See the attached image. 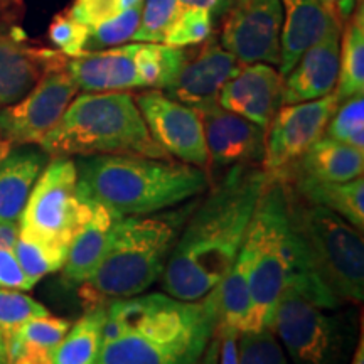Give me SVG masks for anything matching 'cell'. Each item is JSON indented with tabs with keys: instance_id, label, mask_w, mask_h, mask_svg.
I'll list each match as a JSON object with an SVG mask.
<instances>
[{
	"instance_id": "obj_1",
	"label": "cell",
	"mask_w": 364,
	"mask_h": 364,
	"mask_svg": "<svg viewBox=\"0 0 364 364\" xmlns=\"http://www.w3.org/2000/svg\"><path fill=\"white\" fill-rule=\"evenodd\" d=\"M268 177L258 164L235 166L194 204L164 268V292L196 302L220 287L243 245Z\"/></svg>"
},
{
	"instance_id": "obj_2",
	"label": "cell",
	"mask_w": 364,
	"mask_h": 364,
	"mask_svg": "<svg viewBox=\"0 0 364 364\" xmlns=\"http://www.w3.org/2000/svg\"><path fill=\"white\" fill-rule=\"evenodd\" d=\"M220 321L218 287L186 302L147 294L107 304L97 364H194Z\"/></svg>"
},
{
	"instance_id": "obj_3",
	"label": "cell",
	"mask_w": 364,
	"mask_h": 364,
	"mask_svg": "<svg viewBox=\"0 0 364 364\" xmlns=\"http://www.w3.org/2000/svg\"><path fill=\"white\" fill-rule=\"evenodd\" d=\"M75 164L81 201L98 203L120 216L154 215L208 188L204 169L174 159L103 154Z\"/></svg>"
},
{
	"instance_id": "obj_4",
	"label": "cell",
	"mask_w": 364,
	"mask_h": 364,
	"mask_svg": "<svg viewBox=\"0 0 364 364\" xmlns=\"http://www.w3.org/2000/svg\"><path fill=\"white\" fill-rule=\"evenodd\" d=\"M194 204L171 213L124 216L113 231L102 262L80 287L88 307L144 294L169 260Z\"/></svg>"
},
{
	"instance_id": "obj_5",
	"label": "cell",
	"mask_w": 364,
	"mask_h": 364,
	"mask_svg": "<svg viewBox=\"0 0 364 364\" xmlns=\"http://www.w3.org/2000/svg\"><path fill=\"white\" fill-rule=\"evenodd\" d=\"M39 147L49 157L120 154L172 159L150 136L135 97L129 91L75 97Z\"/></svg>"
},
{
	"instance_id": "obj_6",
	"label": "cell",
	"mask_w": 364,
	"mask_h": 364,
	"mask_svg": "<svg viewBox=\"0 0 364 364\" xmlns=\"http://www.w3.org/2000/svg\"><path fill=\"white\" fill-rule=\"evenodd\" d=\"M289 225L297 255L295 275L321 282L339 300L361 304L364 299L363 231L329 211L302 199L289 184Z\"/></svg>"
},
{
	"instance_id": "obj_7",
	"label": "cell",
	"mask_w": 364,
	"mask_h": 364,
	"mask_svg": "<svg viewBox=\"0 0 364 364\" xmlns=\"http://www.w3.org/2000/svg\"><path fill=\"white\" fill-rule=\"evenodd\" d=\"M243 243L252 255L250 312L243 332H258L270 327L277 304L297 268L285 188L275 177H268Z\"/></svg>"
},
{
	"instance_id": "obj_8",
	"label": "cell",
	"mask_w": 364,
	"mask_h": 364,
	"mask_svg": "<svg viewBox=\"0 0 364 364\" xmlns=\"http://www.w3.org/2000/svg\"><path fill=\"white\" fill-rule=\"evenodd\" d=\"M76 181L78 172L71 157L49 159L21 215V233L70 250L91 215V204L78 198Z\"/></svg>"
},
{
	"instance_id": "obj_9",
	"label": "cell",
	"mask_w": 364,
	"mask_h": 364,
	"mask_svg": "<svg viewBox=\"0 0 364 364\" xmlns=\"http://www.w3.org/2000/svg\"><path fill=\"white\" fill-rule=\"evenodd\" d=\"M324 311L294 285L282 294L270 329L294 364H344L348 359L346 327Z\"/></svg>"
},
{
	"instance_id": "obj_10",
	"label": "cell",
	"mask_w": 364,
	"mask_h": 364,
	"mask_svg": "<svg viewBox=\"0 0 364 364\" xmlns=\"http://www.w3.org/2000/svg\"><path fill=\"white\" fill-rule=\"evenodd\" d=\"M78 91L66 66L49 70L24 98L0 108V139L11 147L41 144Z\"/></svg>"
},
{
	"instance_id": "obj_11",
	"label": "cell",
	"mask_w": 364,
	"mask_h": 364,
	"mask_svg": "<svg viewBox=\"0 0 364 364\" xmlns=\"http://www.w3.org/2000/svg\"><path fill=\"white\" fill-rule=\"evenodd\" d=\"M338 107L334 93L312 102L282 105L265 132L262 166L267 174L280 179L326 134Z\"/></svg>"
},
{
	"instance_id": "obj_12",
	"label": "cell",
	"mask_w": 364,
	"mask_h": 364,
	"mask_svg": "<svg viewBox=\"0 0 364 364\" xmlns=\"http://www.w3.org/2000/svg\"><path fill=\"white\" fill-rule=\"evenodd\" d=\"M221 19L220 44L241 65H280V0H240Z\"/></svg>"
},
{
	"instance_id": "obj_13",
	"label": "cell",
	"mask_w": 364,
	"mask_h": 364,
	"mask_svg": "<svg viewBox=\"0 0 364 364\" xmlns=\"http://www.w3.org/2000/svg\"><path fill=\"white\" fill-rule=\"evenodd\" d=\"M135 103L150 136L164 152L201 169L208 166L206 139L198 110L169 98L161 90L136 95Z\"/></svg>"
},
{
	"instance_id": "obj_14",
	"label": "cell",
	"mask_w": 364,
	"mask_h": 364,
	"mask_svg": "<svg viewBox=\"0 0 364 364\" xmlns=\"http://www.w3.org/2000/svg\"><path fill=\"white\" fill-rule=\"evenodd\" d=\"M198 112L203 120L208 162L215 169H231L235 166L263 161L265 129L225 110L218 103Z\"/></svg>"
},
{
	"instance_id": "obj_15",
	"label": "cell",
	"mask_w": 364,
	"mask_h": 364,
	"mask_svg": "<svg viewBox=\"0 0 364 364\" xmlns=\"http://www.w3.org/2000/svg\"><path fill=\"white\" fill-rule=\"evenodd\" d=\"M241 63L215 39H206L196 56L188 58L167 97L201 110L218 103L223 86L238 75Z\"/></svg>"
},
{
	"instance_id": "obj_16",
	"label": "cell",
	"mask_w": 364,
	"mask_h": 364,
	"mask_svg": "<svg viewBox=\"0 0 364 364\" xmlns=\"http://www.w3.org/2000/svg\"><path fill=\"white\" fill-rule=\"evenodd\" d=\"M282 88L284 78L272 65H245L223 86L218 105L267 130L282 105Z\"/></svg>"
},
{
	"instance_id": "obj_17",
	"label": "cell",
	"mask_w": 364,
	"mask_h": 364,
	"mask_svg": "<svg viewBox=\"0 0 364 364\" xmlns=\"http://www.w3.org/2000/svg\"><path fill=\"white\" fill-rule=\"evenodd\" d=\"M341 31L339 27L331 29L300 56L284 78L282 105L312 102L334 93L339 76Z\"/></svg>"
},
{
	"instance_id": "obj_18",
	"label": "cell",
	"mask_w": 364,
	"mask_h": 364,
	"mask_svg": "<svg viewBox=\"0 0 364 364\" xmlns=\"http://www.w3.org/2000/svg\"><path fill=\"white\" fill-rule=\"evenodd\" d=\"M135 44L85 53L66 61V71L83 93L142 90L135 63Z\"/></svg>"
},
{
	"instance_id": "obj_19",
	"label": "cell",
	"mask_w": 364,
	"mask_h": 364,
	"mask_svg": "<svg viewBox=\"0 0 364 364\" xmlns=\"http://www.w3.org/2000/svg\"><path fill=\"white\" fill-rule=\"evenodd\" d=\"M66 56L29 48L19 39L0 38V108L17 103L49 70L66 66Z\"/></svg>"
},
{
	"instance_id": "obj_20",
	"label": "cell",
	"mask_w": 364,
	"mask_h": 364,
	"mask_svg": "<svg viewBox=\"0 0 364 364\" xmlns=\"http://www.w3.org/2000/svg\"><path fill=\"white\" fill-rule=\"evenodd\" d=\"M284 21L280 33V75L285 78L304 53L338 22L326 11L321 0H280ZM341 29V27H339Z\"/></svg>"
},
{
	"instance_id": "obj_21",
	"label": "cell",
	"mask_w": 364,
	"mask_h": 364,
	"mask_svg": "<svg viewBox=\"0 0 364 364\" xmlns=\"http://www.w3.org/2000/svg\"><path fill=\"white\" fill-rule=\"evenodd\" d=\"M90 204L91 215L73 238L63 267L65 279L75 285L85 284L93 275L107 252L113 231L124 218L98 203Z\"/></svg>"
},
{
	"instance_id": "obj_22",
	"label": "cell",
	"mask_w": 364,
	"mask_h": 364,
	"mask_svg": "<svg viewBox=\"0 0 364 364\" xmlns=\"http://www.w3.org/2000/svg\"><path fill=\"white\" fill-rule=\"evenodd\" d=\"M49 156L31 145L12 147L0 162V223H19Z\"/></svg>"
},
{
	"instance_id": "obj_23",
	"label": "cell",
	"mask_w": 364,
	"mask_h": 364,
	"mask_svg": "<svg viewBox=\"0 0 364 364\" xmlns=\"http://www.w3.org/2000/svg\"><path fill=\"white\" fill-rule=\"evenodd\" d=\"M364 172V150H358L338 140L322 135L297 162L280 177H290L322 182H348L361 177Z\"/></svg>"
},
{
	"instance_id": "obj_24",
	"label": "cell",
	"mask_w": 364,
	"mask_h": 364,
	"mask_svg": "<svg viewBox=\"0 0 364 364\" xmlns=\"http://www.w3.org/2000/svg\"><path fill=\"white\" fill-rule=\"evenodd\" d=\"M280 181V179H279ZM289 184L300 198L317 204L343 218L349 225L363 231L364 228V179L348 182H322L306 179V177H290L282 181Z\"/></svg>"
},
{
	"instance_id": "obj_25",
	"label": "cell",
	"mask_w": 364,
	"mask_h": 364,
	"mask_svg": "<svg viewBox=\"0 0 364 364\" xmlns=\"http://www.w3.org/2000/svg\"><path fill=\"white\" fill-rule=\"evenodd\" d=\"M71 322L61 317L31 318L6 336L9 364H53L54 351Z\"/></svg>"
},
{
	"instance_id": "obj_26",
	"label": "cell",
	"mask_w": 364,
	"mask_h": 364,
	"mask_svg": "<svg viewBox=\"0 0 364 364\" xmlns=\"http://www.w3.org/2000/svg\"><path fill=\"white\" fill-rule=\"evenodd\" d=\"M107 304L88 307L58 344L53 364H97L102 351Z\"/></svg>"
},
{
	"instance_id": "obj_27",
	"label": "cell",
	"mask_w": 364,
	"mask_h": 364,
	"mask_svg": "<svg viewBox=\"0 0 364 364\" xmlns=\"http://www.w3.org/2000/svg\"><path fill=\"white\" fill-rule=\"evenodd\" d=\"M339 76L334 95L339 103L364 91V14L356 9L341 31Z\"/></svg>"
},
{
	"instance_id": "obj_28",
	"label": "cell",
	"mask_w": 364,
	"mask_h": 364,
	"mask_svg": "<svg viewBox=\"0 0 364 364\" xmlns=\"http://www.w3.org/2000/svg\"><path fill=\"white\" fill-rule=\"evenodd\" d=\"M184 48L164 43H136L135 63L142 90H169L189 58Z\"/></svg>"
},
{
	"instance_id": "obj_29",
	"label": "cell",
	"mask_w": 364,
	"mask_h": 364,
	"mask_svg": "<svg viewBox=\"0 0 364 364\" xmlns=\"http://www.w3.org/2000/svg\"><path fill=\"white\" fill-rule=\"evenodd\" d=\"M14 253H16L22 270L34 284H38L43 277L49 275V273L61 270L68 257L66 248L34 240L31 236L22 235L21 231L16 245H14Z\"/></svg>"
},
{
	"instance_id": "obj_30",
	"label": "cell",
	"mask_w": 364,
	"mask_h": 364,
	"mask_svg": "<svg viewBox=\"0 0 364 364\" xmlns=\"http://www.w3.org/2000/svg\"><path fill=\"white\" fill-rule=\"evenodd\" d=\"M326 136L358 150H364V97L348 98L339 103L326 129Z\"/></svg>"
},
{
	"instance_id": "obj_31",
	"label": "cell",
	"mask_w": 364,
	"mask_h": 364,
	"mask_svg": "<svg viewBox=\"0 0 364 364\" xmlns=\"http://www.w3.org/2000/svg\"><path fill=\"white\" fill-rule=\"evenodd\" d=\"M213 34V14L208 9L191 7L179 12L162 43L174 48L201 44Z\"/></svg>"
},
{
	"instance_id": "obj_32",
	"label": "cell",
	"mask_w": 364,
	"mask_h": 364,
	"mask_svg": "<svg viewBox=\"0 0 364 364\" xmlns=\"http://www.w3.org/2000/svg\"><path fill=\"white\" fill-rule=\"evenodd\" d=\"M181 9L177 0H144L140 24L132 41L136 43H162L174 24Z\"/></svg>"
},
{
	"instance_id": "obj_33",
	"label": "cell",
	"mask_w": 364,
	"mask_h": 364,
	"mask_svg": "<svg viewBox=\"0 0 364 364\" xmlns=\"http://www.w3.org/2000/svg\"><path fill=\"white\" fill-rule=\"evenodd\" d=\"M140 16H142V4L125 9L112 21L98 26L97 29L90 33L86 53L102 51L105 48H115V46L125 44L127 41H132L136 29H139Z\"/></svg>"
},
{
	"instance_id": "obj_34",
	"label": "cell",
	"mask_w": 364,
	"mask_h": 364,
	"mask_svg": "<svg viewBox=\"0 0 364 364\" xmlns=\"http://www.w3.org/2000/svg\"><path fill=\"white\" fill-rule=\"evenodd\" d=\"M48 309L21 290L0 289V331L9 336L31 318L48 316Z\"/></svg>"
},
{
	"instance_id": "obj_35",
	"label": "cell",
	"mask_w": 364,
	"mask_h": 364,
	"mask_svg": "<svg viewBox=\"0 0 364 364\" xmlns=\"http://www.w3.org/2000/svg\"><path fill=\"white\" fill-rule=\"evenodd\" d=\"M240 364H289L270 327L240 334Z\"/></svg>"
},
{
	"instance_id": "obj_36",
	"label": "cell",
	"mask_w": 364,
	"mask_h": 364,
	"mask_svg": "<svg viewBox=\"0 0 364 364\" xmlns=\"http://www.w3.org/2000/svg\"><path fill=\"white\" fill-rule=\"evenodd\" d=\"M49 39L58 51L66 58H76L86 53L90 39V29L71 19L68 14H59L49 26Z\"/></svg>"
},
{
	"instance_id": "obj_37",
	"label": "cell",
	"mask_w": 364,
	"mask_h": 364,
	"mask_svg": "<svg viewBox=\"0 0 364 364\" xmlns=\"http://www.w3.org/2000/svg\"><path fill=\"white\" fill-rule=\"evenodd\" d=\"M122 12V0H75L68 16L88 27L90 33Z\"/></svg>"
},
{
	"instance_id": "obj_38",
	"label": "cell",
	"mask_w": 364,
	"mask_h": 364,
	"mask_svg": "<svg viewBox=\"0 0 364 364\" xmlns=\"http://www.w3.org/2000/svg\"><path fill=\"white\" fill-rule=\"evenodd\" d=\"M216 334L220 338L218 364H240V332L216 326Z\"/></svg>"
},
{
	"instance_id": "obj_39",
	"label": "cell",
	"mask_w": 364,
	"mask_h": 364,
	"mask_svg": "<svg viewBox=\"0 0 364 364\" xmlns=\"http://www.w3.org/2000/svg\"><path fill=\"white\" fill-rule=\"evenodd\" d=\"M179 2V9L184 11V9L191 7H201L208 9L209 12L213 14V19H221L223 16V0H177Z\"/></svg>"
},
{
	"instance_id": "obj_40",
	"label": "cell",
	"mask_w": 364,
	"mask_h": 364,
	"mask_svg": "<svg viewBox=\"0 0 364 364\" xmlns=\"http://www.w3.org/2000/svg\"><path fill=\"white\" fill-rule=\"evenodd\" d=\"M218 349H220V338H218L215 331L213 338L209 339L206 349H204L203 356L199 358L194 364H218Z\"/></svg>"
},
{
	"instance_id": "obj_41",
	"label": "cell",
	"mask_w": 364,
	"mask_h": 364,
	"mask_svg": "<svg viewBox=\"0 0 364 364\" xmlns=\"http://www.w3.org/2000/svg\"><path fill=\"white\" fill-rule=\"evenodd\" d=\"M351 364H364V334H363V326L359 329V343L356 346V351L353 354Z\"/></svg>"
},
{
	"instance_id": "obj_42",
	"label": "cell",
	"mask_w": 364,
	"mask_h": 364,
	"mask_svg": "<svg viewBox=\"0 0 364 364\" xmlns=\"http://www.w3.org/2000/svg\"><path fill=\"white\" fill-rule=\"evenodd\" d=\"M0 364H9V353H7V339L4 332L0 331Z\"/></svg>"
},
{
	"instance_id": "obj_43",
	"label": "cell",
	"mask_w": 364,
	"mask_h": 364,
	"mask_svg": "<svg viewBox=\"0 0 364 364\" xmlns=\"http://www.w3.org/2000/svg\"><path fill=\"white\" fill-rule=\"evenodd\" d=\"M321 4H322V6H324L326 11L331 14L332 19H334L336 9H338V6L341 4V0H321Z\"/></svg>"
},
{
	"instance_id": "obj_44",
	"label": "cell",
	"mask_w": 364,
	"mask_h": 364,
	"mask_svg": "<svg viewBox=\"0 0 364 364\" xmlns=\"http://www.w3.org/2000/svg\"><path fill=\"white\" fill-rule=\"evenodd\" d=\"M11 149H12V147L6 142V140L0 139V162H2V159L7 156V152H9V150H11Z\"/></svg>"
},
{
	"instance_id": "obj_45",
	"label": "cell",
	"mask_w": 364,
	"mask_h": 364,
	"mask_svg": "<svg viewBox=\"0 0 364 364\" xmlns=\"http://www.w3.org/2000/svg\"><path fill=\"white\" fill-rule=\"evenodd\" d=\"M144 0H122V11H125V9H130V7H135V6H140Z\"/></svg>"
},
{
	"instance_id": "obj_46",
	"label": "cell",
	"mask_w": 364,
	"mask_h": 364,
	"mask_svg": "<svg viewBox=\"0 0 364 364\" xmlns=\"http://www.w3.org/2000/svg\"><path fill=\"white\" fill-rule=\"evenodd\" d=\"M236 2H240V0H223V16H225V12L228 11L230 7H233ZM221 16V17H223Z\"/></svg>"
}]
</instances>
